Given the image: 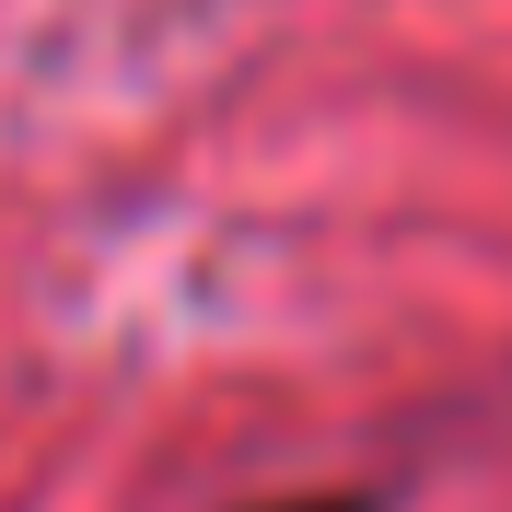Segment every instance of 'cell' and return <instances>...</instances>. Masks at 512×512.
Here are the masks:
<instances>
[{
	"mask_svg": "<svg viewBox=\"0 0 512 512\" xmlns=\"http://www.w3.org/2000/svg\"><path fill=\"white\" fill-rule=\"evenodd\" d=\"M268 512H373V501H268Z\"/></svg>",
	"mask_w": 512,
	"mask_h": 512,
	"instance_id": "cell-1",
	"label": "cell"
}]
</instances>
